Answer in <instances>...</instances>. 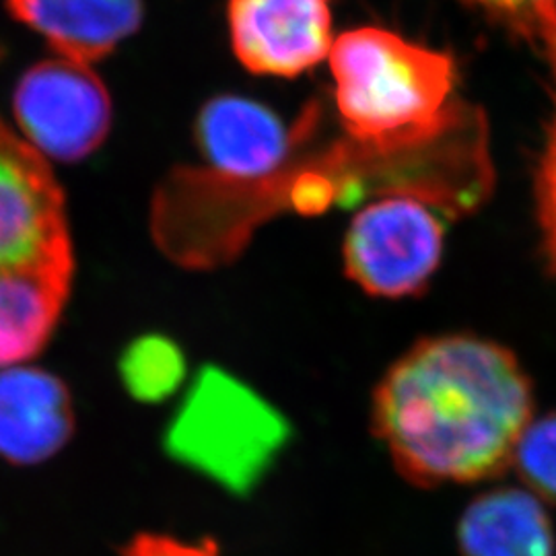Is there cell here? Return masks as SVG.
Returning a JSON list of instances; mask_svg holds the SVG:
<instances>
[{"label": "cell", "mask_w": 556, "mask_h": 556, "mask_svg": "<svg viewBox=\"0 0 556 556\" xmlns=\"http://www.w3.org/2000/svg\"><path fill=\"white\" fill-rule=\"evenodd\" d=\"M126 556H217L213 542H186L161 534H142L130 542Z\"/></svg>", "instance_id": "obj_15"}, {"label": "cell", "mask_w": 556, "mask_h": 556, "mask_svg": "<svg viewBox=\"0 0 556 556\" xmlns=\"http://www.w3.org/2000/svg\"><path fill=\"white\" fill-rule=\"evenodd\" d=\"M184 371L179 351L163 338L135 342L122 361V374L128 386L142 396H160L178 383Z\"/></svg>", "instance_id": "obj_13"}, {"label": "cell", "mask_w": 556, "mask_h": 556, "mask_svg": "<svg viewBox=\"0 0 556 556\" xmlns=\"http://www.w3.org/2000/svg\"><path fill=\"white\" fill-rule=\"evenodd\" d=\"M73 429V400L56 376L34 367L0 374V457L38 464L56 456Z\"/></svg>", "instance_id": "obj_9"}, {"label": "cell", "mask_w": 556, "mask_h": 556, "mask_svg": "<svg viewBox=\"0 0 556 556\" xmlns=\"http://www.w3.org/2000/svg\"><path fill=\"white\" fill-rule=\"evenodd\" d=\"M441 213L445 211L438 204L406 192H390L371 202L346 231V275L371 295H415L441 260Z\"/></svg>", "instance_id": "obj_3"}, {"label": "cell", "mask_w": 556, "mask_h": 556, "mask_svg": "<svg viewBox=\"0 0 556 556\" xmlns=\"http://www.w3.org/2000/svg\"><path fill=\"white\" fill-rule=\"evenodd\" d=\"M534 420V386L516 355L472 334L425 338L374 392L371 429L417 489L477 484L514 466Z\"/></svg>", "instance_id": "obj_1"}, {"label": "cell", "mask_w": 556, "mask_h": 556, "mask_svg": "<svg viewBox=\"0 0 556 556\" xmlns=\"http://www.w3.org/2000/svg\"><path fill=\"white\" fill-rule=\"evenodd\" d=\"M68 239L62 192L40 153L0 124V268Z\"/></svg>", "instance_id": "obj_7"}, {"label": "cell", "mask_w": 556, "mask_h": 556, "mask_svg": "<svg viewBox=\"0 0 556 556\" xmlns=\"http://www.w3.org/2000/svg\"><path fill=\"white\" fill-rule=\"evenodd\" d=\"M227 21L236 56L256 75L293 79L332 50L330 0H229Z\"/></svg>", "instance_id": "obj_5"}, {"label": "cell", "mask_w": 556, "mask_h": 556, "mask_svg": "<svg viewBox=\"0 0 556 556\" xmlns=\"http://www.w3.org/2000/svg\"><path fill=\"white\" fill-rule=\"evenodd\" d=\"M536 34L556 60V0H472Z\"/></svg>", "instance_id": "obj_14"}, {"label": "cell", "mask_w": 556, "mask_h": 556, "mask_svg": "<svg viewBox=\"0 0 556 556\" xmlns=\"http://www.w3.org/2000/svg\"><path fill=\"white\" fill-rule=\"evenodd\" d=\"M337 108L349 135L374 153L435 139L456 122L454 64L445 54L379 27L346 31L332 43Z\"/></svg>", "instance_id": "obj_2"}, {"label": "cell", "mask_w": 556, "mask_h": 556, "mask_svg": "<svg viewBox=\"0 0 556 556\" xmlns=\"http://www.w3.org/2000/svg\"><path fill=\"white\" fill-rule=\"evenodd\" d=\"M514 466L528 491L556 507V413L528 425L517 443Z\"/></svg>", "instance_id": "obj_12"}, {"label": "cell", "mask_w": 556, "mask_h": 556, "mask_svg": "<svg viewBox=\"0 0 556 556\" xmlns=\"http://www.w3.org/2000/svg\"><path fill=\"white\" fill-rule=\"evenodd\" d=\"M540 213L548 250L556 264V126L540 172Z\"/></svg>", "instance_id": "obj_16"}, {"label": "cell", "mask_w": 556, "mask_h": 556, "mask_svg": "<svg viewBox=\"0 0 556 556\" xmlns=\"http://www.w3.org/2000/svg\"><path fill=\"white\" fill-rule=\"evenodd\" d=\"M15 118L31 147L50 160H85L110 132L112 103L89 64L41 60L13 96Z\"/></svg>", "instance_id": "obj_4"}, {"label": "cell", "mask_w": 556, "mask_h": 556, "mask_svg": "<svg viewBox=\"0 0 556 556\" xmlns=\"http://www.w3.org/2000/svg\"><path fill=\"white\" fill-rule=\"evenodd\" d=\"M71 278V241L0 268V367L40 353L59 324Z\"/></svg>", "instance_id": "obj_8"}, {"label": "cell", "mask_w": 556, "mask_h": 556, "mask_svg": "<svg viewBox=\"0 0 556 556\" xmlns=\"http://www.w3.org/2000/svg\"><path fill=\"white\" fill-rule=\"evenodd\" d=\"M194 135L211 174L233 184L280 178L299 142V130H289L273 110L239 96L208 101Z\"/></svg>", "instance_id": "obj_6"}, {"label": "cell", "mask_w": 556, "mask_h": 556, "mask_svg": "<svg viewBox=\"0 0 556 556\" xmlns=\"http://www.w3.org/2000/svg\"><path fill=\"white\" fill-rule=\"evenodd\" d=\"M15 20L38 31L62 59H105L142 23V0H7Z\"/></svg>", "instance_id": "obj_10"}, {"label": "cell", "mask_w": 556, "mask_h": 556, "mask_svg": "<svg viewBox=\"0 0 556 556\" xmlns=\"http://www.w3.org/2000/svg\"><path fill=\"white\" fill-rule=\"evenodd\" d=\"M457 551L459 556H556L546 503L517 486L480 493L457 521Z\"/></svg>", "instance_id": "obj_11"}]
</instances>
